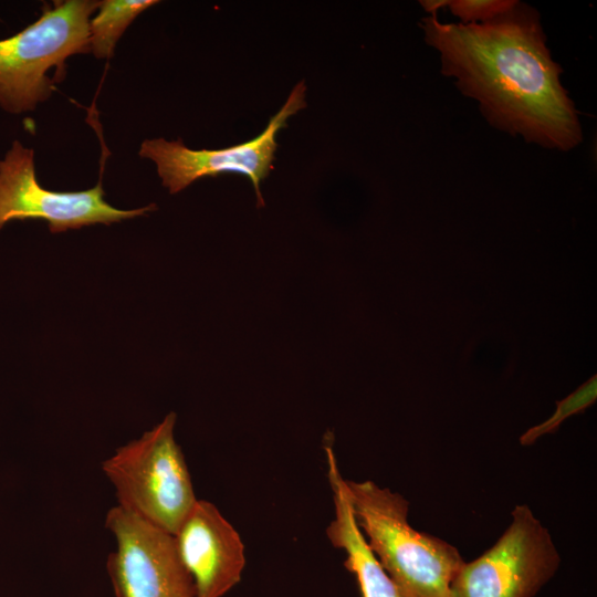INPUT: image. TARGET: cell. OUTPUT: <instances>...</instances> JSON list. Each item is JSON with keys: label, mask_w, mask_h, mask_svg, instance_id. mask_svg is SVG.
<instances>
[{"label": "cell", "mask_w": 597, "mask_h": 597, "mask_svg": "<svg viewBox=\"0 0 597 597\" xmlns=\"http://www.w3.org/2000/svg\"><path fill=\"white\" fill-rule=\"evenodd\" d=\"M420 27L439 53L442 75L479 103L492 127L548 149L567 151L582 143L578 113L535 8L517 1L504 14L471 24L432 14Z\"/></svg>", "instance_id": "1"}, {"label": "cell", "mask_w": 597, "mask_h": 597, "mask_svg": "<svg viewBox=\"0 0 597 597\" xmlns=\"http://www.w3.org/2000/svg\"><path fill=\"white\" fill-rule=\"evenodd\" d=\"M359 528L402 597H449L450 584L464 564L458 548L408 522L409 502L375 482L345 480Z\"/></svg>", "instance_id": "2"}, {"label": "cell", "mask_w": 597, "mask_h": 597, "mask_svg": "<svg viewBox=\"0 0 597 597\" xmlns=\"http://www.w3.org/2000/svg\"><path fill=\"white\" fill-rule=\"evenodd\" d=\"M96 0L54 1L39 19L0 39V108L19 115L46 102L55 86L49 72L65 73V62L90 52V20Z\"/></svg>", "instance_id": "3"}, {"label": "cell", "mask_w": 597, "mask_h": 597, "mask_svg": "<svg viewBox=\"0 0 597 597\" xmlns=\"http://www.w3.org/2000/svg\"><path fill=\"white\" fill-rule=\"evenodd\" d=\"M176 413L118 448L102 463L118 505L175 535L197 503L190 473L174 437Z\"/></svg>", "instance_id": "4"}, {"label": "cell", "mask_w": 597, "mask_h": 597, "mask_svg": "<svg viewBox=\"0 0 597 597\" xmlns=\"http://www.w3.org/2000/svg\"><path fill=\"white\" fill-rule=\"evenodd\" d=\"M496 543L465 563L453 577L449 597H534L555 575L561 557L548 530L526 504Z\"/></svg>", "instance_id": "5"}, {"label": "cell", "mask_w": 597, "mask_h": 597, "mask_svg": "<svg viewBox=\"0 0 597 597\" xmlns=\"http://www.w3.org/2000/svg\"><path fill=\"white\" fill-rule=\"evenodd\" d=\"M102 180L82 191L60 192L43 188L36 179L34 150L14 139L0 159V230L10 221L40 219L52 233L95 223L111 224L144 216L156 205L122 210L104 199Z\"/></svg>", "instance_id": "6"}, {"label": "cell", "mask_w": 597, "mask_h": 597, "mask_svg": "<svg viewBox=\"0 0 597 597\" xmlns=\"http://www.w3.org/2000/svg\"><path fill=\"white\" fill-rule=\"evenodd\" d=\"M305 91L303 82L296 84L266 128L247 143L223 149L195 150L188 148L180 138L171 142L150 138L143 140L138 155L156 165L161 184L170 193H177L206 176L240 174L251 180L256 195V207H264L260 184L273 167L277 148L276 134L286 127L290 116L306 106Z\"/></svg>", "instance_id": "7"}, {"label": "cell", "mask_w": 597, "mask_h": 597, "mask_svg": "<svg viewBox=\"0 0 597 597\" xmlns=\"http://www.w3.org/2000/svg\"><path fill=\"white\" fill-rule=\"evenodd\" d=\"M105 526L116 541L106 563L116 597H196L174 535L118 504L107 512Z\"/></svg>", "instance_id": "8"}, {"label": "cell", "mask_w": 597, "mask_h": 597, "mask_svg": "<svg viewBox=\"0 0 597 597\" xmlns=\"http://www.w3.org/2000/svg\"><path fill=\"white\" fill-rule=\"evenodd\" d=\"M174 538L196 597H222L240 582L244 545L211 502L198 500Z\"/></svg>", "instance_id": "9"}, {"label": "cell", "mask_w": 597, "mask_h": 597, "mask_svg": "<svg viewBox=\"0 0 597 597\" xmlns=\"http://www.w3.org/2000/svg\"><path fill=\"white\" fill-rule=\"evenodd\" d=\"M325 441L328 481L335 507V517L327 526L326 535L334 547L346 553L344 566L355 575L362 597H402L356 523L346 495L345 479L339 472L333 450L332 434H327Z\"/></svg>", "instance_id": "10"}, {"label": "cell", "mask_w": 597, "mask_h": 597, "mask_svg": "<svg viewBox=\"0 0 597 597\" xmlns=\"http://www.w3.org/2000/svg\"><path fill=\"white\" fill-rule=\"evenodd\" d=\"M156 0H103L97 13L90 20V52L96 59L109 60L115 46L132 24L145 10L157 4Z\"/></svg>", "instance_id": "11"}, {"label": "cell", "mask_w": 597, "mask_h": 597, "mask_svg": "<svg viewBox=\"0 0 597 597\" xmlns=\"http://www.w3.org/2000/svg\"><path fill=\"white\" fill-rule=\"evenodd\" d=\"M596 398L597 378L593 376L569 396L558 401L551 418L524 432L520 438L521 444L530 446L540 437L554 432L566 418L585 410L596 401Z\"/></svg>", "instance_id": "12"}, {"label": "cell", "mask_w": 597, "mask_h": 597, "mask_svg": "<svg viewBox=\"0 0 597 597\" xmlns=\"http://www.w3.org/2000/svg\"><path fill=\"white\" fill-rule=\"evenodd\" d=\"M517 0H449L451 13L462 24L481 23L512 10Z\"/></svg>", "instance_id": "13"}, {"label": "cell", "mask_w": 597, "mask_h": 597, "mask_svg": "<svg viewBox=\"0 0 597 597\" xmlns=\"http://www.w3.org/2000/svg\"><path fill=\"white\" fill-rule=\"evenodd\" d=\"M449 0H422L420 1L421 7L427 13L437 14L436 12L443 8L448 7Z\"/></svg>", "instance_id": "14"}]
</instances>
